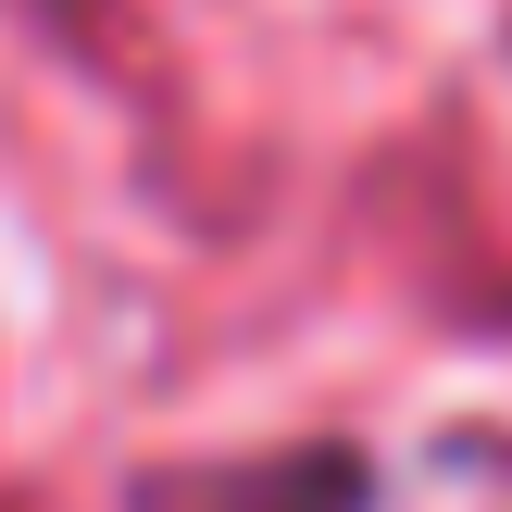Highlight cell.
Wrapping results in <instances>:
<instances>
[{
  "instance_id": "1",
  "label": "cell",
  "mask_w": 512,
  "mask_h": 512,
  "mask_svg": "<svg viewBox=\"0 0 512 512\" xmlns=\"http://www.w3.org/2000/svg\"><path fill=\"white\" fill-rule=\"evenodd\" d=\"M363 500H375L363 450H300V463L250 475V500H238V512H363Z\"/></svg>"
}]
</instances>
